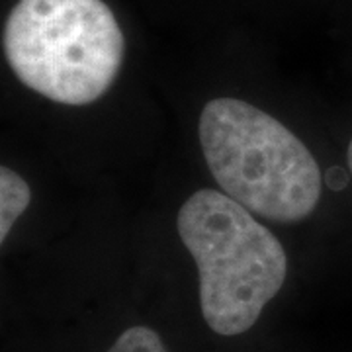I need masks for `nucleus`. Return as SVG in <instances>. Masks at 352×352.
<instances>
[{
    "label": "nucleus",
    "instance_id": "5",
    "mask_svg": "<svg viewBox=\"0 0 352 352\" xmlns=\"http://www.w3.org/2000/svg\"><path fill=\"white\" fill-rule=\"evenodd\" d=\"M108 352H168L164 346L163 339L159 337L157 331L145 327V325H135V327L126 329Z\"/></svg>",
    "mask_w": 352,
    "mask_h": 352
},
{
    "label": "nucleus",
    "instance_id": "4",
    "mask_svg": "<svg viewBox=\"0 0 352 352\" xmlns=\"http://www.w3.org/2000/svg\"><path fill=\"white\" fill-rule=\"evenodd\" d=\"M32 201V190L12 168H0V241L4 243L16 219L24 214Z\"/></svg>",
    "mask_w": 352,
    "mask_h": 352
},
{
    "label": "nucleus",
    "instance_id": "3",
    "mask_svg": "<svg viewBox=\"0 0 352 352\" xmlns=\"http://www.w3.org/2000/svg\"><path fill=\"white\" fill-rule=\"evenodd\" d=\"M2 43L24 87L67 106L102 98L126 51L122 28L102 0H18Z\"/></svg>",
    "mask_w": 352,
    "mask_h": 352
},
{
    "label": "nucleus",
    "instance_id": "2",
    "mask_svg": "<svg viewBox=\"0 0 352 352\" xmlns=\"http://www.w3.org/2000/svg\"><path fill=\"white\" fill-rule=\"evenodd\" d=\"M198 138L215 182L252 214L289 223L317 208L319 164L276 118L249 102L215 98L201 110Z\"/></svg>",
    "mask_w": 352,
    "mask_h": 352
},
{
    "label": "nucleus",
    "instance_id": "6",
    "mask_svg": "<svg viewBox=\"0 0 352 352\" xmlns=\"http://www.w3.org/2000/svg\"><path fill=\"white\" fill-rule=\"evenodd\" d=\"M349 166H351V173H352V139H351V145H349Z\"/></svg>",
    "mask_w": 352,
    "mask_h": 352
},
{
    "label": "nucleus",
    "instance_id": "1",
    "mask_svg": "<svg viewBox=\"0 0 352 352\" xmlns=\"http://www.w3.org/2000/svg\"><path fill=\"white\" fill-rule=\"evenodd\" d=\"M176 226L198 268L204 321L221 337L247 333L286 282L282 243L252 212L217 190L194 192Z\"/></svg>",
    "mask_w": 352,
    "mask_h": 352
}]
</instances>
